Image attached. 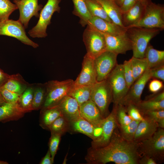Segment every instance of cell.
I'll return each instance as SVG.
<instances>
[{
    "label": "cell",
    "mask_w": 164,
    "mask_h": 164,
    "mask_svg": "<svg viewBox=\"0 0 164 164\" xmlns=\"http://www.w3.org/2000/svg\"><path fill=\"white\" fill-rule=\"evenodd\" d=\"M156 162L152 158L147 156H140L138 160V164H157Z\"/></svg>",
    "instance_id": "obj_47"
},
{
    "label": "cell",
    "mask_w": 164,
    "mask_h": 164,
    "mask_svg": "<svg viewBox=\"0 0 164 164\" xmlns=\"http://www.w3.org/2000/svg\"><path fill=\"white\" fill-rule=\"evenodd\" d=\"M21 0H13L14 1H19Z\"/></svg>",
    "instance_id": "obj_55"
},
{
    "label": "cell",
    "mask_w": 164,
    "mask_h": 164,
    "mask_svg": "<svg viewBox=\"0 0 164 164\" xmlns=\"http://www.w3.org/2000/svg\"><path fill=\"white\" fill-rule=\"evenodd\" d=\"M163 87V81L154 79L152 80L149 83V89L151 92L155 94L160 91Z\"/></svg>",
    "instance_id": "obj_44"
},
{
    "label": "cell",
    "mask_w": 164,
    "mask_h": 164,
    "mask_svg": "<svg viewBox=\"0 0 164 164\" xmlns=\"http://www.w3.org/2000/svg\"><path fill=\"white\" fill-rule=\"evenodd\" d=\"M74 84V81L71 79L61 81L52 80L45 83L46 95L41 110L56 105L68 95Z\"/></svg>",
    "instance_id": "obj_4"
},
{
    "label": "cell",
    "mask_w": 164,
    "mask_h": 164,
    "mask_svg": "<svg viewBox=\"0 0 164 164\" xmlns=\"http://www.w3.org/2000/svg\"><path fill=\"white\" fill-rule=\"evenodd\" d=\"M133 26L148 28L164 29V5L152 1L145 6L143 15L140 20Z\"/></svg>",
    "instance_id": "obj_6"
},
{
    "label": "cell",
    "mask_w": 164,
    "mask_h": 164,
    "mask_svg": "<svg viewBox=\"0 0 164 164\" xmlns=\"http://www.w3.org/2000/svg\"><path fill=\"white\" fill-rule=\"evenodd\" d=\"M140 156L145 155L154 159L158 164L164 160V129L158 128L150 138L137 143Z\"/></svg>",
    "instance_id": "obj_3"
},
{
    "label": "cell",
    "mask_w": 164,
    "mask_h": 164,
    "mask_svg": "<svg viewBox=\"0 0 164 164\" xmlns=\"http://www.w3.org/2000/svg\"><path fill=\"white\" fill-rule=\"evenodd\" d=\"M23 25L18 20L8 19L0 23V36L3 35L15 38L22 43L34 48L39 46L27 36Z\"/></svg>",
    "instance_id": "obj_10"
},
{
    "label": "cell",
    "mask_w": 164,
    "mask_h": 164,
    "mask_svg": "<svg viewBox=\"0 0 164 164\" xmlns=\"http://www.w3.org/2000/svg\"><path fill=\"white\" fill-rule=\"evenodd\" d=\"M122 64L124 77L129 89L135 82L130 59L125 60Z\"/></svg>",
    "instance_id": "obj_41"
},
{
    "label": "cell",
    "mask_w": 164,
    "mask_h": 164,
    "mask_svg": "<svg viewBox=\"0 0 164 164\" xmlns=\"http://www.w3.org/2000/svg\"><path fill=\"white\" fill-rule=\"evenodd\" d=\"M74 132L84 134L92 140L98 137L101 132V127L94 126L80 116L70 121V129Z\"/></svg>",
    "instance_id": "obj_17"
},
{
    "label": "cell",
    "mask_w": 164,
    "mask_h": 164,
    "mask_svg": "<svg viewBox=\"0 0 164 164\" xmlns=\"http://www.w3.org/2000/svg\"><path fill=\"white\" fill-rule=\"evenodd\" d=\"M46 92L45 84L39 85L34 88L32 104L33 110H37L42 108L44 101Z\"/></svg>",
    "instance_id": "obj_35"
},
{
    "label": "cell",
    "mask_w": 164,
    "mask_h": 164,
    "mask_svg": "<svg viewBox=\"0 0 164 164\" xmlns=\"http://www.w3.org/2000/svg\"><path fill=\"white\" fill-rule=\"evenodd\" d=\"M0 92L5 102L15 103L18 102L20 95L8 90L3 87L0 88Z\"/></svg>",
    "instance_id": "obj_43"
},
{
    "label": "cell",
    "mask_w": 164,
    "mask_h": 164,
    "mask_svg": "<svg viewBox=\"0 0 164 164\" xmlns=\"http://www.w3.org/2000/svg\"><path fill=\"white\" fill-rule=\"evenodd\" d=\"M9 163L6 161L0 160V164H8Z\"/></svg>",
    "instance_id": "obj_54"
},
{
    "label": "cell",
    "mask_w": 164,
    "mask_h": 164,
    "mask_svg": "<svg viewBox=\"0 0 164 164\" xmlns=\"http://www.w3.org/2000/svg\"><path fill=\"white\" fill-rule=\"evenodd\" d=\"M61 135L55 133H51L49 142V150L51 153L53 162H54L55 155L58 149Z\"/></svg>",
    "instance_id": "obj_40"
},
{
    "label": "cell",
    "mask_w": 164,
    "mask_h": 164,
    "mask_svg": "<svg viewBox=\"0 0 164 164\" xmlns=\"http://www.w3.org/2000/svg\"><path fill=\"white\" fill-rule=\"evenodd\" d=\"M140 157L137 143L123 138L117 127L109 143L101 148L91 147L87 150L85 159L88 163L91 164H105L111 162L117 164H138Z\"/></svg>",
    "instance_id": "obj_1"
},
{
    "label": "cell",
    "mask_w": 164,
    "mask_h": 164,
    "mask_svg": "<svg viewBox=\"0 0 164 164\" xmlns=\"http://www.w3.org/2000/svg\"><path fill=\"white\" fill-rule=\"evenodd\" d=\"M130 60L133 76L135 81L148 69V63L145 57L138 58L132 56Z\"/></svg>",
    "instance_id": "obj_30"
},
{
    "label": "cell",
    "mask_w": 164,
    "mask_h": 164,
    "mask_svg": "<svg viewBox=\"0 0 164 164\" xmlns=\"http://www.w3.org/2000/svg\"><path fill=\"white\" fill-rule=\"evenodd\" d=\"M136 106L142 115L147 111L164 110V100L160 101L150 100H142Z\"/></svg>",
    "instance_id": "obj_34"
},
{
    "label": "cell",
    "mask_w": 164,
    "mask_h": 164,
    "mask_svg": "<svg viewBox=\"0 0 164 164\" xmlns=\"http://www.w3.org/2000/svg\"><path fill=\"white\" fill-rule=\"evenodd\" d=\"M162 30L157 28L133 26L126 29V32L132 43L133 56L145 57L146 49L150 41Z\"/></svg>",
    "instance_id": "obj_2"
},
{
    "label": "cell",
    "mask_w": 164,
    "mask_h": 164,
    "mask_svg": "<svg viewBox=\"0 0 164 164\" xmlns=\"http://www.w3.org/2000/svg\"><path fill=\"white\" fill-rule=\"evenodd\" d=\"M10 75L0 69V88L4 85L8 80L10 77Z\"/></svg>",
    "instance_id": "obj_49"
},
{
    "label": "cell",
    "mask_w": 164,
    "mask_h": 164,
    "mask_svg": "<svg viewBox=\"0 0 164 164\" xmlns=\"http://www.w3.org/2000/svg\"><path fill=\"white\" fill-rule=\"evenodd\" d=\"M149 69H152L164 64V51L154 49L149 43L145 53Z\"/></svg>",
    "instance_id": "obj_25"
},
{
    "label": "cell",
    "mask_w": 164,
    "mask_h": 164,
    "mask_svg": "<svg viewBox=\"0 0 164 164\" xmlns=\"http://www.w3.org/2000/svg\"><path fill=\"white\" fill-rule=\"evenodd\" d=\"M146 118L157 122L159 128H164V110L147 111L142 114Z\"/></svg>",
    "instance_id": "obj_39"
},
{
    "label": "cell",
    "mask_w": 164,
    "mask_h": 164,
    "mask_svg": "<svg viewBox=\"0 0 164 164\" xmlns=\"http://www.w3.org/2000/svg\"><path fill=\"white\" fill-rule=\"evenodd\" d=\"M88 9L92 16H96L113 22L100 5L95 0H85Z\"/></svg>",
    "instance_id": "obj_32"
},
{
    "label": "cell",
    "mask_w": 164,
    "mask_h": 164,
    "mask_svg": "<svg viewBox=\"0 0 164 164\" xmlns=\"http://www.w3.org/2000/svg\"><path fill=\"white\" fill-rule=\"evenodd\" d=\"M26 113L18 102H5L0 106V122L17 120L22 117Z\"/></svg>",
    "instance_id": "obj_20"
},
{
    "label": "cell",
    "mask_w": 164,
    "mask_h": 164,
    "mask_svg": "<svg viewBox=\"0 0 164 164\" xmlns=\"http://www.w3.org/2000/svg\"><path fill=\"white\" fill-rule=\"evenodd\" d=\"M61 1V0H48L41 10L36 25L28 32L30 36L33 38H45L47 36L46 32L47 27L51 23L53 13L55 12H60V7L59 4Z\"/></svg>",
    "instance_id": "obj_5"
},
{
    "label": "cell",
    "mask_w": 164,
    "mask_h": 164,
    "mask_svg": "<svg viewBox=\"0 0 164 164\" xmlns=\"http://www.w3.org/2000/svg\"><path fill=\"white\" fill-rule=\"evenodd\" d=\"M80 116L97 127H100L104 118L95 104L91 100L79 106Z\"/></svg>",
    "instance_id": "obj_18"
},
{
    "label": "cell",
    "mask_w": 164,
    "mask_h": 164,
    "mask_svg": "<svg viewBox=\"0 0 164 164\" xmlns=\"http://www.w3.org/2000/svg\"><path fill=\"white\" fill-rule=\"evenodd\" d=\"M140 121L133 120L126 125L123 126L118 125L122 137L127 141H133L136 130Z\"/></svg>",
    "instance_id": "obj_36"
},
{
    "label": "cell",
    "mask_w": 164,
    "mask_h": 164,
    "mask_svg": "<svg viewBox=\"0 0 164 164\" xmlns=\"http://www.w3.org/2000/svg\"><path fill=\"white\" fill-rule=\"evenodd\" d=\"M6 102L0 92V106Z\"/></svg>",
    "instance_id": "obj_52"
},
{
    "label": "cell",
    "mask_w": 164,
    "mask_h": 164,
    "mask_svg": "<svg viewBox=\"0 0 164 164\" xmlns=\"http://www.w3.org/2000/svg\"><path fill=\"white\" fill-rule=\"evenodd\" d=\"M90 100L99 109L103 117L105 118L109 114V107L112 102V95L106 79L97 82L93 86Z\"/></svg>",
    "instance_id": "obj_8"
},
{
    "label": "cell",
    "mask_w": 164,
    "mask_h": 164,
    "mask_svg": "<svg viewBox=\"0 0 164 164\" xmlns=\"http://www.w3.org/2000/svg\"><path fill=\"white\" fill-rule=\"evenodd\" d=\"M93 86L74 84L68 95L75 99L80 106L90 100Z\"/></svg>",
    "instance_id": "obj_26"
},
{
    "label": "cell",
    "mask_w": 164,
    "mask_h": 164,
    "mask_svg": "<svg viewBox=\"0 0 164 164\" xmlns=\"http://www.w3.org/2000/svg\"><path fill=\"white\" fill-rule=\"evenodd\" d=\"M18 9L9 0H0V23L9 19L11 13Z\"/></svg>",
    "instance_id": "obj_38"
},
{
    "label": "cell",
    "mask_w": 164,
    "mask_h": 164,
    "mask_svg": "<svg viewBox=\"0 0 164 164\" xmlns=\"http://www.w3.org/2000/svg\"><path fill=\"white\" fill-rule=\"evenodd\" d=\"M87 25L101 32L113 36L122 34L125 32L126 30V28H123L113 22H109L96 16H92Z\"/></svg>",
    "instance_id": "obj_19"
},
{
    "label": "cell",
    "mask_w": 164,
    "mask_h": 164,
    "mask_svg": "<svg viewBox=\"0 0 164 164\" xmlns=\"http://www.w3.org/2000/svg\"><path fill=\"white\" fill-rule=\"evenodd\" d=\"M102 33L105 39L106 51L118 55L120 54H125L128 51L132 50V43L126 32L122 34L116 36Z\"/></svg>",
    "instance_id": "obj_15"
},
{
    "label": "cell",
    "mask_w": 164,
    "mask_h": 164,
    "mask_svg": "<svg viewBox=\"0 0 164 164\" xmlns=\"http://www.w3.org/2000/svg\"><path fill=\"white\" fill-rule=\"evenodd\" d=\"M140 121L134 135L133 141L138 143L151 137L158 129V123L146 118Z\"/></svg>",
    "instance_id": "obj_23"
},
{
    "label": "cell",
    "mask_w": 164,
    "mask_h": 164,
    "mask_svg": "<svg viewBox=\"0 0 164 164\" xmlns=\"http://www.w3.org/2000/svg\"><path fill=\"white\" fill-rule=\"evenodd\" d=\"M28 87V83L21 75L17 74L10 75L9 77L2 87L21 95Z\"/></svg>",
    "instance_id": "obj_27"
},
{
    "label": "cell",
    "mask_w": 164,
    "mask_h": 164,
    "mask_svg": "<svg viewBox=\"0 0 164 164\" xmlns=\"http://www.w3.org/2000/svg\"><path fill=\"white\" fill-rule=\"evenodd\" d=\"M116 4L119 7L121 5L124 0H113Z\"/></svg>",
    "instance_id": "obj_51"
},
{
    "label": "cell",
    "mask_w": 164,
    "mask_h": 164,
    "mask_svg": "<svg viewBox=\"0 0 164 164\" xmlns=\"http://www.w3.org/2000/svg\"><path fill=\"white\" fill-rule=\"evenodd\" d=\"M19 11V17L18 20L27 28L29 22L33 16L39 17V11L43 8L41 4H38V0H21L14 1Z\"/></svg>",
    "instance_id": "obj_14"
},
{
    "label": "cell",
    "mask_w": 164,
    "mask_h": 164,
    "mask_svg": "<svg viewBox=\"0 0 164 164\" xmlns=\"http://www.w3.org/2000/svg\"><path fill=\"white\" fill-rule=\"evenodd\" d=\"M63 116L70 121L80 116L79 106L76 100L68 95L63 97L56 105ZM53 106V107H54Z\"/></svg>",
    "instance_id": "obj_22"
},
{
    "label": "cell",
    "mask_w": 164,
    "mask_h": 164,
    "mask_svg": "<svg viewBox=\"0 0 164 164\" xmlns=\"http://www.w3.org/2000/svg\"><path fill=\"white\" fill-rule=\"evenodd\" d=\"M106 80L111 90L113 105H117L125 97L129 90L124 77L122 64L117 63Z\"/></svg>",
    "instance_id": "obj_9"
},
{
    "label": "cell",
    "mask_w": 164,
    "mask_h": 164,
    "mask_svg": "<svg viewBox=\"0 0 164 164\" xmlns=\"http://www.w3.org/2000/svg\"><path fill=\"white\" fill-rule=\"evenodd\" d=\"M154 95H150L146 97L145 100H150L156 101H160L164 100V92L159 93Z\"/></svg>",
    "instance_id": "obj_48"
},
{
    "label": "cell",
    "mask_w": 164,
    "mask_h": 164,
    "mask_svg": "<svg viewBox=\"0 0 164 164\" xmlns=\"http://www.w3.org/2000/svg\"><path fill=\"white\" fill-rule=\"evenodd\" d=\"M151 78V70L148 69L134 82L119 104L124 106L129 104L138 105L142 101L141 96L145 86Z\"/></svg>",
    "instance_id": "obj_12"
},
{
    "label": "cell",
    "mask_w": 164,
    "mask_h": 164,
    "mask_svg": "<svg viewBox=\"0 0 164 164\" xmlns=\"http://www.w3.org/2000/svg\"><path fill=\"white\" fill-rule=\"evenodd\" d=\"M118 125L123 126L126 125L133 120L127 114L125 107L120 104L114 105L113 108Z\"/></svg>",
    "instance_id": "obj_37"
},
{
    "label": "cell",
    "mask_w": 164,
    "mask_h": 164,
    "mask_svg": "<svg viewBox=\"0 0 164 164\" xmlns=\"http://www.w3.org/2000/svg\"><path fill=\"white\" fill-rule=\"evenodd\" d=\"M139 0H124L120 7L121 14L132 8Z\"/></svg>",
    "instance_id": "obj_46"
},
{
    "label": "cell",
    "mask_w": 164,
    "mask_h": 164,
    "mask_svg": "<svg viewBox=\"0 0 164 164\" xmlns=\"http://www.w3.org/2000/svg\"><path fill=\"white\" fill-rule=\"evenodd\" d=\"M95 0L102 7L114 23L125 28L122 23L121 14L120 7L116 4L113 0Z\"/></svg>",
    "instance_id": "obj_24"
},
{
    "label": "cell",
    "mask_w": 164,
    "mask_h": 164,
    "mask_svg": "<svg viewBox=\"0 0 164 164\" xmlns=\"http://www.w3.org/2000/svg\"><path fill=\"white\" fill-rule=\"evenodd\" d=\"M97 82L94 59L86 54L82 62L81 71L74 81V84L93 86Z\"/></svg>",
    "instance_id": "obj_16"
},
{
    "label": "cell",
    "mask_w": 164,
    "mask_h": 164,
    "mask_svg": "<svg viewBox=\"0 0 164 164\" xmlns=\"http://www.w3.org/2000/svg\"><path fill=\"white\" fill-rule=\"evenodd\" d=\"M101 130L100 135L93 140L91 147L100 148L107 145L109 142L118 124L113 108L111 112L103 120L101 125Z\"/></svg>",
    "instance_id": "obj_13"
},
{
    "label": "cell",
    "mask_w": 164,
    "mask_h": 164,
    "mask_svg": "<svg viewBox=\"0 0 164 164\" xmlns=\"http://www.w3.org/2000/svg\"><path fill=\"white\" fill-rule=\"evenodd\" d=\"M73 4L72 13L80 18L79 23L82 26H87L92 16L87 8L85 0H72Z\"/></svg>",
    "instance_id": "obj_28"
},
{
    "label": "cell",
    "mask_w": 164,
    "mask_h": 164,
    "mask_svg": "<svg viewBox=\"0 0 164 164\" xmlns=\"http://www.w3.org/2000/svg\"><path fill=\"white\" fill-rule=\"evenodd\" d=\"M152 78L164 81V64L151 69Z\"/></svg>",
    "instance_id": "obj_45"
},
{
    "label": "cell",
    "mask_w": 164,
    "mask_h": 164,
    "mask_svg": "<svg viewBox=\"0 0 164 164\" xmlns=\"http://www.w3.org/2000/svg\"><path fill=\"white\" fill-rule=\"evenodd\" d=\"M50 152L48 150L45 156L40 162V164H52L53 163Z\"/></svg>",
    "instance_id": "obj_50"
},
{
    "label": "cell",
    "mask_w": 164,
    "mask_h": 164,
    "mask_svg": "<svg viewBox=\"0 0 164 164\" xmlns=\"http://www.w3.org/2000/svg\"><path fill=\"white\" fill-rule=\"evenodd\" d=\"M146 5L139 0L131 9L121 14V22L126 29L132 26L142 18Z\"/></svg>",
    "instance_id": "obj_21"
},
{
    "label": "cell",
    "mask_w": 164,
    "mask_h": 164,
    "mask_svg": "<svg viewBox=\"0 0 164 164\" xmlns=\"http://www.w3.org/2000/svg\"><path fill=\"white\" fill-rule=\"evenodd\" d=\"M118 55L106 51L94 59L97 82L106 80L117 64Z\"/></svg>",
    "instance_id": "obj_11"
},
{
    "label": "cell",
    "mask_w": 164,
    "mask_h": 164,
    "mask_svg": "<svg viewBox=\"0 0 164 164\" xmlns=\"http://www.w3.org/2000/svg\"><path fill=\"white\" fill-rule=\"evenodd\" d=\"M86 54L94 59L106 51L105 39L103 34L87 25L83 35Z\"/></svg>",
    "instance_id": "obj_7"
},
{
    "label": "cell",
    "mask_w": 164,
    "mask_h": 164,
    "mask_svg": "<svg viewBox=\"0 0 164 164\" xmlns=\"http://www.w3.org/2000/svg\"><path fill=\"white\" fill-rule=\"evenodd\" d=\"M34 89L33 87L28 86L20 95L18 102L26 113L33 110L32 104Z\"/></svg>",
    "instance_id": "obj_33"
},
{
    "label": "cell",
    "mask_w": 164,
    "mask_h": 164,
    "mask_svg": "<svg viewBox=\"0 0 164 164\" xmlns=\"http://www.w3.org/2000/svg\"><path fill=\"white\" fill-rule=\"evenodd\" d=\"M70 120L66 117L61 115L57 118L48 127L51 133L61 135L70 129Z\"/></svg>",
    "instance_id": "obj_31"
},
{
    "label": "cell",
    "mask_w": 164,
    "mask_h": 164,
    "mask_svg": "<svg viewBox=\"0 0 164 164\" xmlns=\"http://www.w3.org/2000/svg\"><path fill=\"white\" fill-rule=\"evenodd\" d=\"M143 3L146 5L147 4L152 1L151 0H140Z\"/></svg>",
    "instance_id": "obj_53"
},
{
    "label": "cell",
    "mask_w": 164,
    "mask_h": 164,
    "mask_svg": "<svg viewBox=\"0 0 164 164\" xmlns=\"http://www.w3.org/2000/svg\"><path fill=\"white\" fill-rule=\"evenodd\" d=\"M124 107L127 114L132 120L141 121L144 119L139 110L135 105L129 104Z\"/></svg>",
    "instance_id": "obj_42"
},
{
    "label": "cell",
    "mask_w": 164,
    "mask_h": 164,
    "mask_svg": "<svg viewBox=\"0 0 164 164\" xmlns=\"http://www.w3.org/2000/svg\"><path fill=\"white\" fill-rule=\"evenodd\" d=\"M63 115L60 110L54 106L41 110L40 125L48 129L49 126L58 117Z\"/></svg>",
    "instance_id": "obj_29"
}]
</instances>
